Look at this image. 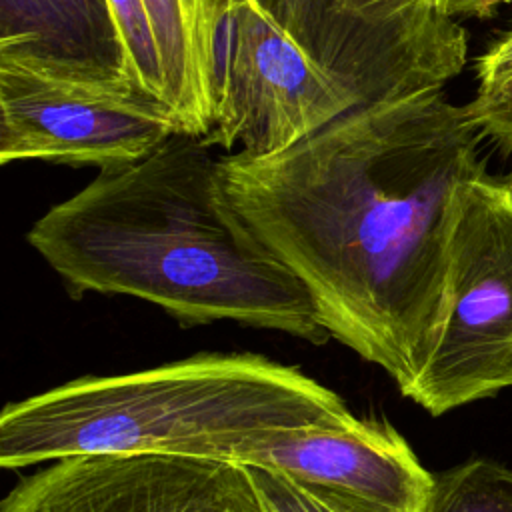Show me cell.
<instances>
[{
    "instance_id": "1",
    "label": "cell",
    "mask_w": 512,
    "mask_h": 512,
    "mask_svg": "<svg viewBox=\"0 0 512 512\" xmlns=\"http://www.w3.org/2000/svg\"><path fill=\"white\" fill-rule=\"evenodd\" d=\"M484 136L442 90L358 102L270 154L218 158L252 232L308 290L330 338L406 388L440 318L458 188Z\"/></svg>"
},
{
    "instance_id": "2",
    "label": "cell",
    "mask_w": 512,
    "mask_h": 512,
    "mask_svg": "<svg viewBox=\"0 0 512 512\" xmlns=\"http://www.w3.org/2000/svg\"><path fill=\"white\" fill-rule=\"evenodd\" d=\"M70 294H122L188 326L232 320L322 346L330 340L294 272L232 206L212 146L176 134L102 170L26 234Z\"/></svg>"
},
{
    "instance_id": "3",
    "label": "cell",
    "mask_w": 512,
    "mask_h": 512,
    "mask_svg": "<svg viewBox=\"0 0 512 512\" xmlns=\"http://www.w3.org/2000/svg\"><path fill=\"white\" fill-rule=\"evenodd\" d=\"M296 366L260 354H198L156 368L82 376L4 406L0 464L154 452L248 462L282 430L352 418Z\"/></svg>"
},
{
    "instance_id": "4",
    "label": "cell",
    "mask_w": 512,
    "mask_h": 512,
    "mask_svg": "<svg viewBox=\"0 0 512 512\" xmlns=\"http://www.w3.org/2000/svg\"><path fill=\"white\" fill-rule=\"evenodd\" d=\"M512 388V196L480 174L454 200L444 302L400 392L432 416Z\"/></svg>"
},
{
    "instance_id": "5",
    "label": "cell",
    "mask_w": 512,
    "mask_h": 512,
    "mask_svg": "<svg viewBox=\"0 0 512 512\" xmlns=\"http://www.w3.org/2000/svg\"><path fill=\"white\" fill-rule=\"evenodd\" d=\"M182 134L174 110L126 78L0 54V164L114 170Z\"/></svg>"
},
{
    "instance_id": "6",
    "label": "cell",
    "mask_w": 512,
    "mask_h": 512,
    "mask_svg": "<svg viewBox=\"0 0 512 512\" xmlns=\"http://www.w3.org/2000/svg\"><path fill=\"white\" fill-rule=\"evenodd\" d=\"M218 78L210 146L278 152L360 100L316 62L260 0H220Z\"/></svg>"
},
{
    "instance_id": "7",
    "label": "cell",
    "mask_w": 512,
    "mask_h": 512,
    "mask_svg": "<svg viewBox=\"0 0 512 512\" xmlns=\"http://www.w3.org/2000/svg\"><path fill=\"white\" fill-rule=\"evenodd\" d=\"M360 102L442 90L468 40L436 0H260Z\"/></svg>"
},
{
    "instance_id": "8",
    "label": "cell",
    "mask_w": 512,
    "mask_h": 512,
    "mask_svg": "<svg viewBox=\"0 0 512 512\" xmlns=\"http://www.w3.org/2000/svg\"><path fill=\"white\" fill-rule=\"evenodd\" d=\"M0 512H258L240 462L106 452L48 462L24 476Z\"/></svg>"
},
{
    "instance_id": "9",
    "label": "cell",
    "mask_w": 512,
    "mask_h": 512,
    "mask_svg": "<svg viewBox=\"0 0 512 512\" xmlns=\"http://www.w3.org/2000/svg\"><path fill=\"white\" fill-rule=\"evenodd\" d=\"M244 464L280 468L386 512H424L434 484L394 426L356 416L282 430Z\"/></svg>"
},
{
    "instance_id": "10",
    "label": "cell",
    "mask_w": 512,
    "mask_h": 512,
    "mask_svg": "<svg viewBox=\"0 0 512 512\" xmlns=\"http://www.w3.org/2000/svg\"><path fill=\"white\" fill-rule=\"evenodd\" d=\"M0 54L130 80L110 0H0Z\"/></svg>"
},
{
    "instance_id": "11",
    "label": "cell",
    "mask_w": 512,
    "mask_h": 512,
    "mask_svg": "<svg viewBox=\"0 0 512 512\" xmlns=\"http://www.w3.org/2000/svg\"><path fill=\"white\" fill-rule=\"evenodd\" d=\"M154 32L164 98L182 134L206 136L214 124L220 0H144Z\"/></svg>"
},
{
    "instance_id": "12",
    "label": "cell",
    "mask_w": 512,
    "mask_h": 512,
    "mask_svg": "<svg viewBox=\"0 0 512 512\" xmlns=\"http://www.w3.org/2000/svg\"><path fill=\"white\" fill-rule=\"evenodd\" d=\"M424 512H512V468L472 458L434 474Z\"/></svg>"
},
{
    "instance_id": "13",
    "label": "cell",
    "mask_w": 512,
    "mask_h": 512,
    "mask_svg": "<svg viewBox=\"0 0 512 512\" xmlns=\"http://www.w3.org/2000/svg\"><path fill=\"white\" fill-rule=\"evenodd\" d=\"M258 512H386L346 494L292 476L280 468L244 464Z\"/></svg>"
},
{
    "instance_id": "14",
    "label": "cell",
    "mask_w": 512,
    "mask_h": 512,
    "mask_svg": "<svg viewBox=\"0 0 512 512\" xmlns=\"http://www.w3.org/2000/svg\"><path fill=\"white\" fill-rule=\"evenodd\" d=\"M110 6L124 44L126 72L130 80L144 92L166 102L158 48L144 0H110Z\"/></svg>"
},
{
    "instance_id": "15",
    "label": "cell",
    "mask_w": 512,
    "mask_h": 512,
    "mask_svg": "<svg viewBox=\"0 0 512 512\" xmlns=\"http://www.w3.org/2000/svg\"><path fill=\"white\" fill-rule=\"evenodd\" d=\"M466 110L484 138H490L504 156L512 152V76L478 84Z\"/></svg>"
},
{
    "instance_id": "16",
    "label": "cell",
    "mask_w": 512,
    "mask_h": 512,
    "mask_svg": "<svg viewBox=\"0 0 512 512\" xmlns=\"http://www.w3.org/2000/svg\"><path fill=\"white\" fill-rule=\"evenodd\" d=\"M508 76H512V28L476 60L478 84H492Z\"/></svg>"
},
{
    "instance_id": "17",
    "label": "cell",
    "mask_w": 512,
    "mask_h": 512,
    "mask_svg": "<svg viewBox=\"0 0 512 512\" xmlns=\"http://www.w3.org/2000/svg\"><path fill=\"white\" fill-rule=\"evenodd\" d=\"M436 4L452 18H486L502 6H512V0H436Z\"/></svg>"
},
{
    "instance_id": "18",
    "label": "cell",
    "mask_w": 512,
    "mask_h": 512,
    "mask_svg": "<svg viewBox=\"0 0 512 512\" xmlns=\"http://www.w3.org/2000/svg\"><path fill=\"white\" fill-rule=\"evenodd\" d=\"M504 184H506V188H508V192H510V196H512V174L508 176V180H506Z\"/></svg>"
}]
</instances>
